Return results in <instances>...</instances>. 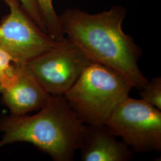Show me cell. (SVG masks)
<instances>
[{"label": "cell", "instance_id": "obj_9", "mask_svg": "<svg viewBox=\"0 0 161 161\" xmlns=\"http://www.w3.org/2000/svg\"><path fill=\"white\" fill-rule=\"evenodd\" d=\"M47 33L54 40L65 37L62 25L53 4V0H36Z\"/></svg>", "mask_w": 161, "mask_h": 161}, {"label": "cell", "instance_id": "obj_8", "mask_svg": "<svg viewBox=\"0 0 161 161\" xmlns=\"http://www.w3.org/2000/svg\"><path fill=\"white\" fill-rule=\"evenodd\" d=\"M80 150L83 161H128L133 158L132 150L117 140L105 125H86Z\"/></svg>", "mask_w": 161, "mask_h": 161}, {"label": "cell", "instance_id": "obj_11", "mask_svg": "<svg viewBox=\"0 0 161 161\" xmlns=\"http://www.w3.org/2000/svg\"><path fill=\"white\" fill-rule=\"evenodd\" d=\"M16 70V65L12 57L0 48V84L2 89L12 82Z\"/></svg>", "mask_w": 161, "mask_h": 161}, {"label": "cell", "instance_id": "obj_10", "mask_svg": "<svg viewBox=\"0 0 161 161\" xmlns=\"http://www.w3.org/2000/svg\"><path fill=\"white\" fill-rule=\"evenodd\" d=\"M142 100L161 111V77L157 76L147 81L140 90Z\"/></svg>", "mask_w": 161, "mask_h": 161}, {"label": "cell", "instance_id": "obj_2", "mask_svg": "<svg viewBox=\"0 0 161 161\" xmlns=\"http://www.w3.org/2000/svg\"><path fill=\"white\" fill-rule=\"evenodd\" d=\"M39 110L31 116L10 114L1 118L0 148L27 142L54 161H73L82 143L86 124L78 118L64 96L51 95Z\"/></svg>", "mask_w": 161, "mask_h": 161}, {"label": "cell", "instance_id": "obj_1", "mask_svg": "<svg viewBox=\"0 0 161 161\" xmlns=\"http://www.w3.org/2000/svg\"><path fill=\"white\" fill-rule=\"evenodd\" d=\"M126 15V9L117 6L96 14L68 8L59 19L64 35L92 62L115 69L140 90L148 80L138 65L141 48L122 28Z\"/></svg>", "mask_w": 161, "mask_h": 161}, {"label": "cell", "instance_id": "obj_4", "mask_svg": "<svg viewBox=\"0 0 161 161\" xmlns=\"http://www.w3.org/2000/svg\"><path fill=\"white\" fill-rule=\"evenodd\" d=\"M105 125L133 152L161 150V111L142 99L124 98L113 110Z\"/></svg>", "mask_w": 161, "mask_h": 161}, {"label": "cell", "instance_id": "obj_7", "mask_svg": "<svg viewBox=\"0 0 161 161\" xmlns=\"http://www.w3.org/2000/svg\"><path fill=\"white\" fill-rule=\"evenodd\" d=\"M1 103L9 110L11 115H26L41 109L50 97L25 65H16L14 78L3 88Z\"/></svg>", "mask_w": 161, "mask_h": 161}, {"label": "cell", "instance_id": "obj_6", "mask_svg": "<svg viewBox=\"0 0 161 161\" xmlns=\"http://www.w3.org/2000/svg\"><path fill=\"white\" fill-rule=\"evenodd\" d=\"M10 12L0 22V48L17 66L24 65L58 42L35 23L19 0H3Z\"/></svg>", "mask_w": 161, "mask_h": 161}, {"label": "cell", "instance_id": "obj_13", "mask_svg": "<svg viewBox=\"0 0 161 161\" xmlns=\"http://www.w3.org/2000/svg\"><path fill=\"white\" fill-rule=\"evenodd\" d=\"M1 91H2V86H1V85L0 84V93L1 92Z\"/></svg>", "mask_w": 161, "mask_h": 161}, {"label": "cell", "instance_id": "obj_12", "mask_svg": "<svg viewBox=\"0 0 161 161\" xmlns=\"http://www.w3.org/2000/svg\"><path fill=\"white\" fill-rule=\"evenodd\" d=\"M23 9L39 28L47 33L36 0H19Z\"/></svg>", "mask_w": 161, "mask_h": 161}, {"label": "cell", "instance_id": "obj_3", "mask_svg": "<svg viewBox=\"0 0 161 161\" xmlns=\"http://www.w3.org/2000/svg\"><path fill=\"white\" fill-rule=\"evenodd\" d=\"M132 88L131 82L115 69L92 62L64 96L86 125H103Z\"/></svg>", "mask_w": 161, "mask_h": 161}, {"label": "cell", "instance_id": "obj_5", "mask_svg": "<svg viewBox=\"0 0 161 161\" xmlns=\"http://www.w3.org/2000/svg\"><path fill=\"white\" fill-rule=\"evenodd\" d=\"M92 63L78 47L64 37L24 65L47 93L64 96Z\"/></svg>", "mask_w": 161, "mask_h": 161}]
</instances>
